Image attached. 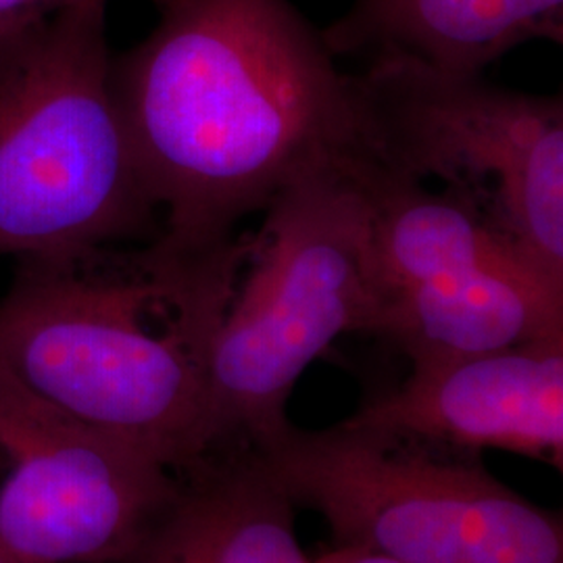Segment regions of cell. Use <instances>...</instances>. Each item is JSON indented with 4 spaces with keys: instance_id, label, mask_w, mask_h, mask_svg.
<instances>
[{
    "instance_id": "10",
    "label": "cell",
    "mask_w": 563,
    "mask_h": 563,
    "mask_svg": "<svg viewBox=\"0 0 563 563\" xmlns=\"http://www.w3.org/2000/svg\"><path fill=\"white\" fill-rule=\"evenodd\" d=\"M295 507L246 444L180 470L178 493L120 563H311Z\"/></svg>"
},
{
    "instance_id": "6",
    "label": "cell",
    "mask_w": 563,
    "mask_h": 563,
    "mask_svg": "<svg viewBox=\"0 0 563 563\" xmlns=\"http://www.w3.org/2000/svg\"><path fill=\"white\" fill-rule=\"evenodd\" d=\"M360 157L395 180L443 181L563 284V101L413 60L351 74Z\"/></svg>"
},
{
    "instance_id": "13",
    "label": "cell",
    "mask_w": 563,
    "mask_h": 563,
    "mask_svg": "<svg viewBox=\"0 0 563 563\" xmlns=\"http://www.w3.org/2000/svg\"><path fill=\"white\" fill-rule=\"evenodd\" d=\"M313 563H402L383 555V553H374L367 549L360 547H346V544H336V549L328 551L323 558Z\"/></svg>"
},
{
    "instance_id": "5",
    "label": "cell",
    "mask_w": 563,
    "mask_h": 563,
    "mask_svg": "<svg viewBox=\"0 0 563 563\" xmlns=\"http://www.w3.org/2000/svg\"><path fill=\"white\" fill-rule=\"evenodd\" d=\"M295 505L316 509L336 544L402 563H563V522L449 453L342 420L288 426L251 446Z\"/></svg>"
},
{
    "instance_id": "4",
    "label": "cell",
    "mask_w": 563,
    "mask_h": 563,
    "mask_svg": "<svg viewBox=\"0 0 563 563\" xmlns=\"http://www.w3.org/2000/svg\"><path fill=\"white\" fill-rule=\"evenodd\" d=\"M211 355L213 449L284 432L302 372L346 332L369 334L372 202L360 159L302 176L263 209Z\"/></svg>"
},
{
    "instance_id": "1",
    "label": "cell",
    "mask_w": 563,
    "mask_h": 563,
    "mask_svg": "<svg viewBox=\"0 0 563 563\" xmlns=\"http://www.w3.org/2000/svg\"><path fill=\"white\" fill-rule=\"evenodd\" d=\"M151 2L111 86L163 241H234L292 181L360 159L351 74L290 0Z\"/></svg>"
},
{
    "instance_id": "12",
    "label": "cell",
    "mask_w": 563,
    "mask_h": 563,
    "mask_svg": "<svg viewBox=\"0 0 563 563\" xmlns=\"http://www.w3.org/2000/svg\"><path fill=\"white\" fill-rule=\"evenodd\" d=\"M97 2L109 4V0H0V36L60 11Z\"/></svg>"
},
{
    "instance_id": "2",
    "label": "cell",
    "mask_w": 563,
    "mask_h": 563,
    "mask_svg": "<svg viewBox=\"0 0 563 563\" xmlns=\"http://www.w3.org/2000/svg\"><path fill=\"white\" fill-rule=\"evenodd\" d=\"M251 236L102 244L15 260L0 295V383L184 470L213 451L216 336Z\"/></svg>"
},
{
    "instance_id": "14",
    "label": "cell",
    "mask_w": 563,
    "mask_h": 563,
    "mask_svg": "<svg viewBox=\"0 0 563 563\" xmlns=\"http://www.w3.org/2000/svg\"><path fill=\"white\" fill-rule=\"evenodd\" d=\"M0 563H18L9 555V551L2 544H0Z\"/></svg>"
},
{
    "instance_id": "8",
    "label": "cell",
    "mask_w": 563,
    "mask_h": 563,
    "mask_svg": "<svg viewBox=\"0 0 563 563\" xmlns=\"http://www.w3.org/2000/svg\"><path fill=\"white\" fill-rule=\"evenodd\" d=\"M178 484L151 451L0 383V544L15 562H123Z\"/></svg>"
},
{
    "instance_id": "7",
    "label": "cell",
    "mask_w": 563,
    "mask_h": 563,
    "mask_svg": "<svg viewBox=\"0 0 563 563\" xmlns=\"http://www.w3.org/2000/svg\"><path fill=\"white\" fill-rule=\"evenodd\" d=\"M360 163L372 202L369 334L411 365L563 336V284L478 209Z\"/></svg>"
},
{
    "instance_id": "3",
    "label": "cell",
    "mask_w": 563,
    "mask_h": 563,
    "mask_svg": "<svg viewBox=\"0 0 563 563\" xmlns=\"http://www.w3.org/2000/svg\"><path fill=\"white\" fill-rule=\"evenodd\" d=\"M111 59L101 2L0 36V257L162 236Z\"/></svg>"
},
{
    "instance_id": "11",
    "label": "cell",
    "mask_w": 563,
    "mask_h": 563,
    "mask_svg": "<svg viewBox=\"0 0 563 563\" xmlns=\"http://www.w3.org/2000/svg\"><path fill=\"white\" fill-rule=\"evenodd\" d=\"M322 38L334 59L484 74L526 42H562L563 0H355Z\"/></svg>"
},
{
    "instance_id": "9",
    "label": "cell",
    "mask_w": 563,
    "mask_h": 563,
    "mask_svg": "<svg viewBox=\"0 0 563 563\" xmlns=\"http://www.w3.org/2000/svg\"><path fill=\"white\" fill-rule=\"evenodd\" d=\"M346 422L476 457L505 451L563 470V336L411 365Z\"/></svg>"
}]
</instances>
